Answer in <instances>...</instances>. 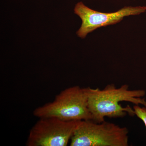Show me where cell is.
<instances>
[{
    "label": "cell",
    "instance_id": "obj_1",
    "mask_svg": "<svg viewBox=\"0 0 146 146\" xmlns=\"http://www.w3.org/2000/svg\"><path fill=\"white\" fill-rule=\"evenodd\" d=\"M88 95V108L92 116V121L101 123L105 118H121L127 114L135 115L133 108L129 106L123 107L120 102H128L134 105L146 107L143 97L146 92L143 89L130 90L129 86L125 84L117 88L113 84H108L104 89L86 88Z\"/></svg>",
    "mask_w": 146,
    "mask_h": 146
},
{
    "label": "cell",
    "instance_id": "obj_2",
    "mask_svg": "<svg viewBox=\"0 0 146 146\" xmlns=\"http://www.w3.org/2000/svg\"><path fill=\"white\" fill-rule=\"evenodd\" d=\"M38 118L54 117L65 121L92 120L88 108L86 88L71 86L56 96L53 101L34 110Z\"/></svg>",
    "mask_w": 146,
    "mask_h": 146
},
{
    "label": "cell",
    "instance_id": "obj_3",
    "mask_svg": "<svg viewBox=\"0 0 146 146\" xmlns=\"http://www.w3.org/2000/svg\"><path fill=\"white\" fill-rule=\"evenodd\" d=\"M129 130L105 120L80 121L70 141V146H128Z\"/></svg>",
    "mask_w": 146,
    "mask_h": 146
},
{
    "label": "cell",
    "instance_id": "obj_4",
    "mask_svg": "<svg viewBox=\"0 0 146 146\" xmlns=\"http://www.w3.org/2000/svg\"><path fill=\"white\" fill-rule=\"evenodd\" d=\"M80 121H65L54 117L39 118L30 131L26 145L67 146Z\"/></svg>",
    "mask_w": 146,
    "mask_h": 146
},
{
    "label": "cell",
    "instance_id": "obj_5",
    "mask_svg": "<svg viewBox=\"0 0 146 146\" xmlns=\"http://www.w3.org/2000/svg\"><path fill=\"white\" fill-rule=\"evenodd\" d=\"M74 11L82 21L77 35L84 39L89 33L99 28L118 23L127 16L145 13L146 6L125 7L115 12L104 13L93 10L80 2L76 5Z\"/></svg>",
    "mask_w": 146,
    "mask_h": 146
},
{
    "label": "cell",
    "instance_id": "obj_6",
    "mask_svg": "<svg viewBox=\"0 0 146 146\" xmlns=\"http://www.w3.org/2000/svg\"><path fill=\"white\" fill-rule=\"evenodd\" d=\"M135 116L143 122L146 128V107L141 106V105H134L133 106Z\"/></svg>",
    "mask_w": 146,
    "mask_h": 146
}]
</instances>
